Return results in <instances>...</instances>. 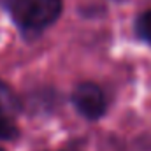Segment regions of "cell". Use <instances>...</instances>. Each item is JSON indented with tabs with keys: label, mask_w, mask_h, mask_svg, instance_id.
<instances>
[{
	"label": "cell",
	"mask_w": 151,
	"mask_h": 151,
	"mask_svg": "<svg viewBox=\"0 0 151 151\" xmlns=\"http://www.w3.org/2000/svg\"><path fill=\"white\" fill-rule=\"evenodd\" d=\"M2 5L18 28L37 34L60 18L63 0H2Z\"/></svg>",
	"instance_id": "obj_1"
},
{
	"label": "cell",
	"mask_w": 151,
	"mask_h": 151,
	"mask_svg": "<svg viewBox=\"0 0 151 151\" xmlns=\"http://www.w3.org/2000/svg\"><path fill=\"white\" fill-rule=\"evenodd\" d=\"M72 104L86 119H99L106 113V97L99 84L81 83L72 91Z\"/></svg>",
	"instance_id": "obj_2"
},
{
	"label": "cell",
	"mask_w": 151,
	"mask_h": 151,
	"mask_svg": "<svg viewBox=\"0 0 151 151\" xmlns=\"http://www.w3.org/2000/svg\"><path fill=\"white\" fill-rule=\"evenodd\" d=\"M16 107H18L16 95L12 93V90L4 81H0V116L12 113Z\"/></svg>",
	"instance_id": "obj_3"
},
{
	"label": "cell",
	"mask_w": 151,
	"mask_h": 151,
	"mask_svg": "<svg viewBox=\"0 0 151 151\" xmlns=\"http://www.w3.org/2000/svg\"><path fill=\"white\" fill-rule=\"evenodd\" d=\"M135 34L144 42L151 44V9L141 12L135 19Z\"/></svg>",
	"instance_id": "obj_4"
},
{
	"label": "cell",
	"mask_w": 151,
	"mask_h": 151,
	"mask_svg": "<svg viewBox=\"0 0 151 151\" xmlns=\"http://www.w3.org/2000/svg\"><path fill=\"white\" fill-rule=\"evenodd\" d=\"M18 135V128L16 125L7 119L5 116H0V141H11Z\"/></svg>",
	"instance_id": "obj_5"
},
{
	"label": "cell",
	"mask_w": 151,
	"mask_h": 151,
	"mask_svg": "<svg viewBox=\"0 0 151 151\" xmlns=\"http://www.w3.org/2000/svg\"><path fill=\"white\" fill-rule=\"evenodd\" d=\"M0 151H4V150H0Z\"/></svg>",
	"instance_id": "obj_6"
}]
</instances>
